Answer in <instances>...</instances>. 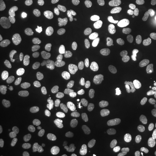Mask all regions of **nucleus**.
I'll use <instances>...</instances> for the list:
<instances>
[{
  "label": "nucleus",
  "instance_id": "36",
  "mask_svg": "<svg viewBox=\"0 0 156 156\" xmlns=\"http://www.w3.org/2000/svg\"><path fill=\"white\" fill-rule=\"evenodd\" d=\"M108 23L111 28L117 31L119 28V24L118 22V19L116 16L111 15L108 18Z\"/></svg>",
  "mask_w": 156,
  "mask_h": 156
},
{
  "label": "nucleus",
  "instance_id": "4",
  "mask_svg": "<svg viewBox=\"0 0 156 156\" xmlns=\"http://www.w3.org/2000/svg\"><path fill=\"white\" fill-rule=\"evenodd\" d=\"M116 41L117 43V51L120 53H124L126 51H131L134 48L136 42L135 38L133 35L128 37H123L121 35H117Z\"/></svg>",
  "mask_w": 156,
  "mask_h": 156
},
{
  "label": "nucleus",
  "instance_id": "52",
  "mask_svg": "<svg viewBox=\"0 0 156 156\" xmlns=\"http://www.w3.org/2000/svg\"><path fill=\"white\" fill-rule=\"evenodd\" d=\"M29 1H35V0H29Z\"/></svg>",
  "mask_w": 156,
  "mask_h": 156
},
{
  "label": "nucleus",
  "instance_id": "11",
  "mask_svg": "<svg viewBox=\"0 0 156 156\" xmlns=\"http://www.w3.org/2000/svg\"><path fill=\"white\" fill-rule=\"evenodd\" d=\"M131 128L129 123L124 121L114 120L110 124V130L113 133L122 134L127 132Z\"/></svg>",
  "mask_w": 156,
  "mask_h": 156
},
{
  "label": "nucleus",
  "instance_id": "47",
  "mask_svg": "<svg viewBox=\"0 0 156 156\" xmlns=\"http://www.w3.org/2000/svg\"><path fill=\"white\" fill-rule=\"evenodd\" d=\"M5 76L4 73H3V71H2V69H0V82H2L5 80Z\"/></svg>",
  "mask_w": 156,
  "mask_h": 156
},
{
  "label": "nucleus",
  "instance_id": "7",
  "mask_svg": "<svg viewBox=\"0 0 156 156\" xmlns=\"http://www.w3.org/2000/svg\"><path fill=\"white\" fill-rule=\"evenodd\" d=\"M21 86L20 81L16 79L7 80L1 84L0 91L5 94H11L15 93Z\"/></svg>",
  "mask_w": 156,
  "mask_h": 156
},
{
  "label": "nucleus",
  "instance_id": "21",
  "mask_svg": "<svg viewBox=\"0 0 156 156\" xmlns=\"http://www.w3.org/2000/svg\"><path fill=\"white\" fill-rule=\"evenodd\" d=\"M80 96V93L77 90H69L66 91L63 95L65 103H69L77 100Z\"/></svg>",
  "mask_w": 156,
  "mask_h": 156
},
{
  "label": "nucleus",
  "instance_id": "18",
  "mask_svg": "<svg viewBox=\"0 0 156 156\" xmlns=\"http://www.w3.org/2000/svg\"><path fill=\"white\" fill-rule=\"evenodd\" d=\"M65 84L70 89H78L82 86V82L76 76L69 75L65 79Z\"/></svg>",
  "mask_w": 156,
  "mask_h": 156
},
{
  "label": "nucleus",
  "instance_id": "27",
  "mask_svg": "<svg viewBox=\"0 0 156 156\" xmlns=\"http://www.w3.org/2000/svg\"><path fill=\"white\" fill-rule=\"evenodd\" d=\"M8 127L12 133L17 136H22L23 135V131L22 127L16 120L14 119L11 120L8 124Z\"/></svg>",
  "mask_w": 156,
  "mask_h": 156
},
{
  "label": "nucleus",
  "instance_id": "51",
  "mask_svg": "<svg viewBox=\"0 0 156 156\" xmlns=\"http://www.w3.org/2000/svg\"><path fill=\"white\" fill-rule=\"evenodd\" d=\"M37 156H44L42 154H38V155H37Z\"/></svg>",
  "mask_w": 156,
  "mask_h": 156
},
{
  "label": "nucleus",
  "instance_id": "48",
  "mask_svg": "<svg viewBox=\"0 0 156 156\" xmlns=\"http://www.w3.org/2000/svg\"><path fill=\"white\" fill-rule=\"evenodd\" d=\"M21 121L24 124H28V123H30V119L26 117V119H24L23 120H21Z\"/></svg>",
  "mask_w": 156,
  "mask_h": 156
},
{
  "label": "nucleus",
  "instance_id": "2",
  "mask_svg": "<svg viewBox=\"0 0 156 156\" xmlns=\"http://www.w3.org/2000/svg\"><path fill=\"white\" fill-rule=\"evenodd\" d=\"M24 81L27 87L31 90L39 88L43 82V76L39 69L35 67L28 69L24 75Z\"/></svg>",
  "mask_w": 156,
  "mask_h": 156
},
{
  "label": "nucleus",
  "instance_id": "39",
  "mask_svg": "<svg viewBox=\"0 0 156 156\" xmlns=\"http://www.w3.org/2000/svg\"><path fill=\"white\" fill-rule=\"evenodd\" d=\"M145 7L151 11L156 9V0H144Z\"/></svg>",
  "mask_w": 156,
  "mask_h": 156
},
{
  "label": "nucleus",
  "instance_id": "20",
  "mask_svg": "<svg viewBox=\"0 0 156 156\" xmlns=\"http://www.w3.org/2000/svg\"><path fill=\"white\" fill-rule=\"evenodd\" d=\"M17 145L13 141L6 142L3 148L4 156H16L17 153Z\"/></svg>",
  "mask_w": 156,
  "mask_h": 156
},
{
  "label": "nucleus",
  "instance_id": "8",
  "mask_svg": "<svg viewBox=\"0 0 156 156\" xmlns=\"http://www.w3.org/2000/svg\"><path fill=\"white\" fill-rule=\"evenodd\" d=\"M82 109L84 115L90 119H95L98 117L102 112L100 106L94 105L89 102L83 103L82 104Z\"/></svg>",
  "mask_w": 156,
  "mask_h": 156
},
{
  "label": "nucleus",
  "instance_id": "13",
  "mask_svg": "<svg viewBox=\"0 0 156 156\" xmlns=\"http://www.w3.org/2000/svg\"><path fill=\"white\" fill-rule=\"evenodd\" d=\"M12 11L8 3L5 0H0V21L5 22L10 19Z\"/></svg>",
  "mask_w": 156,
  "mask_h": 156
},
{
  "label": "nucleus",
  "instance_id": "3",
  "mask_svg": "<svg viewBox=\"0 0 156 156\" xmlns=\"http://www.w3.org/2000/svg\"><path fill=\"white\" fill-rule=\"evenodd\" d=\"M136 136L140 146L144 149H149L156 139L155 133L148 128H139L137 131Z\"/></svg>",
  "mask_w": 156,
  "mask_h": 156
},
{
  "label": "nucleus",
  "instance_id": "37",
  "mask_svg": "<svg viewBox=\"0 0 156 156\" xmlns=\"http://www.w3.org/2000/svg\"><path fill=\"white\" fill-rule=\"evenodd\" d=\"M75 6L79 11H86L89 8V4L87 0H76Z\"/></svg>",
  "mask_w": 156,
  "mask_h": 156
},
{
  "label": "nucleus",
  "instance_id": "32",
  "mask_svg": "<svg viewBox=\"0 0 156 156\" xmlns=\"http://www.w3.org/2000/svg\"><path fill=\"white\" fill-rule=\"evenodd\" d=\"M93 134L95 136L98 137L101 140H105L108 139L109 136V133L107 132L106 131L102 130L100 128L95 127L93 128L92 130Z\"/></svg>",
  "mask_w": 156,
  "mask_h": 156
},
{
  "label": "nucleus",
  "instance_id": "35",
  "mask_svg": "<svg viewBox=\"0 0 156 156\" xmlns=\"http://www.w3.org/2000/svg\"><path fill=\"white\" fill-rule=\"evenodd\" d=\"M79 111V106L76 104H72L67 105L65 108V112L68 115H75Z\"/></svg>",
  "mask_w": 156,
  "mask_h": 156
},
{
  "label": "nucleus",
  "instance_id": "41",
  "mask_svg": "<svg viewBox=\"0 0 156 156\" xmlns=\"http://www.w3.org/2000/svg\"><path fill=\"white\" fill-rule=\"evenodd\" d=\"M134 29H135V33L139 35L145 33V31L144 30L140 20H136L134 22Z\"/></svg>",
  "mask_w": 156,
  "mask_h": 156
},
{
  "label": "nucleus",
  "instance_id": "9",
  "mask_svg": "<svg viewBox=\"0 0 156 156\" xmlns=\"http://www.w3.org/2000/svg\"><path fill=\"white\" fill-rule=\"evenodd\" d=\"M107 58L102 53L96 54L92 58L91 66L92 69L97 72H100L105 69L107 65Z\"/></svg>",
  "mask_w": 156,
  "mask_h": 156
},
{
  "label": "nucleus",
  "instance_id": "44",
  "mask_svg": "<svg viewBox=\"0 0 156 156\" xmlns=\"http://www.w3.org/2000/svg\"><path fill=\"white\" fill-rule=\"evenodd\" d=\"M43 30L44 34L46 36L51 35L54 33V28L49 24H46Z\"/></svg>",
  "mask_w": 156,
  "mask_h": 156
},
{
  "label": "nucleus",
  "instance_id": "10",
  "mask_svg": "<svg viewBox=\"0 0 156 156\" xmlns=\"http://www.w3.org/2000/svg\"><path fill=\"white\" fill-rule=\"evenodd\" d=\"M60 112L53 109L49 113L47 119V128L51 132L56 131L59 127Z\"/></svg>",
  "mask_w": 156,
  "mask_h": 156
},
{
  "label": "nucleus",
  "instance_id": "6",
  "mask_svg": "<svg viewBox=\"0 0 156 156\" xmlns=\"http://www.w3.org/2000/svg\"><path fill=\"white\" fill-rule=\"evenodd\" d=\"M87 28L90 33L97 38H104L107 34L105 25L100 22L93 21L89 23Z\"/></svg>",
  "mask_w": 156,
  "mask_h": 156
},
{
  "label": "nucleus",
  "instance_id": "31",
  "mask_svg": "<svg viewBox=\"0 0 156 156\" xmlns=\"http://www.w3.org/2000/svg\"><path fill=\"white\" fill-rule=\"evenodd\" d=\"M144 94L146 100H151L153 99L154 95V89L151 84H147L145 86L144 90Z\"/></svg>",
  "mask_w": 156,
  "mask_h": 156
},
{
  "label": "nucleus",
  "instance_id": "42",
  "mask_svg": "<svg viewBox=\"0 0 156 156\" xmlns=\"http://www.w3.org/2000/svg\"><path fill=\"white\" fill-rule=\"evenodd\" d=\"M95 126L93 123V121H91V120H89L87 121L86 123H85V124L83 126H82V130L83 132H87L89 131H91L93 130V128H94Z\"/></svg>",
  "mask_w": 156,
  "mask_h": 156
},
{
  "label": "nucleus",
  "instance_id": "24",
  "mask_svg": "<svg viewBox=\"0 0 156 156\" xmlns=\"http://www.w3.org/2000/svg\"><path fill=\"white\" fill-rule=\"evenodd\" d=\"M34 105V102L32 101L27 100L24 101L22 103L20 104L19 109V112L20 116L21 117V120H23L26 119V116L27 114V112L28 109Z\"/></svg>",
  "mask_w": 156,
  "mask_h": 156
},
{
  "label": "nucleus",
  "instance_id": "26",
  "mask_svg": "<svg viewBox=\"0 0 156 156\" xmlns=\"http://www.w3.org/2000/svg\"><path fill=\"white\" fill-rule=\"evenodd\" d=\"M131 63V59L127 57H122L116 60L115 63V66L119 70H123L127 68Z\"/></svg>",
  "mask_w": 156,
  "mask_h": 156
},
{
  "label": "nucleus",
  "instance_id": "29",
  "mask_svg": "<svg viewBox=\"0 0 156 156\" xmlns=\"http://www.w3.org/2000/svg\"><path fill=\"white\" fill-rule=\"evenodd\" d=\"M65 6L66 2L64 0H52L50 2V8L53 11H61Z\"/></svg>",
  "mask_w": 156,
  "mask_h": 156
},
{
  "label": "nucleus",
  "instance_id": "49",
  "mask_svg": "<svg viewBox=\"0 0 156 156\" xmlns=\"http://www.w3.org/2000/svg\"><path fill=\"white\" fill-rule=\"evenodd\" d=\"M16 156H30L29 154L26 151H22L17 154Z\"/></svg>",
  "mask_w": 156,
  "mask_h": 156
},
{
  "label": "nucleus",
  "instance_id": "43",
  "mask_svg": "<svg viewBox=\"0 0 156 156\" xmlns=\"http://www.w3.org/2000/svg\"><path fill=\"white\" fill-rule=\"evenodd\" d=\"M140 21L145 31H151L153 30V27L151 24L147 22L146 20H145L144 19H140Z\"/></svg>",
  "mask_w": 156,
  "mask_h": 156
},
{
  "label": "nucleus",
  "instance_id": "23",
  "mask_svg": "<svg viewBox=\"0 0 156 156\" xmlns=\"http://www.w3.org/2000/svg\"><path fill=\"white\" fill-rule=\"evenodd\" d=\"M80 130L79 125L73 124L69 126L65 131V136L68 139H73L78 135Z\"/></svg>",
  "mask_w": 156,
  "mask_h": 156
},
{
  "label": "nucleus",
  "instance_id": "45",
  "mask_svg": "<svg viewBox=\"0 0 156 156\" xmlns=\"http://www.w3.org/2000/svg\"><path fill=\"white\" fill-rule=\"evenodd\" d=\"M118 2V0H103V5L106 8L111 7L115 5Z\"/></svg>",
  "mask_w": 156,
  "mask_h": 156
},
{
  "label": "nucleus",
  "instance_id": "46",
  "mask_svg": "<svg viewBox=\"0 0 156 156\" xmlns=\"http://www.w3.org/2000/svg\"><path fill=\"white\" fill-rule=\"evenodd\" d=\"M140 36V43L143 44L145 43V42L146 41L147 39V37H146V33L144 34H142L139 35Z\"/></svg>",
  "mask_w": 156,
  "mask_h": 156
},
{
  "label": "nucleus",
  "instance_id": "22",
  "mask_svg": "<svg viewBox=\"0 0 156 156\" xmlns=\"http://www.w3.org/2000/svg\"><path fill=\"white\" fill-rule=\"evenodd\" d=\"M115 16L119 20L126 24H131L133 21V16L129 13L120 9H117L115 11Z\"/></svg>",
  "mask_w": 156,
  "mask_h": 156
},
{
  "label": "nucleus",
  "instance_id": "17",
  "mask_svg": "<svg viewBox=\"0 0 156 156\" xmlns=\"http://www.w3.org/2000/svg\"><path fill=\"white\" fill-rule=\"evenodd\" d=\"M131 103L130 95L127 90L121 91L118 97V104L120 107L124 108H128Z\"/></svg>",
  "mask_w": 156,
  "mask_h": 156
},
{
  "label": "nucleus",
  "instance_id": "15",
  "mask_svg": "<svg viewBox=\"0 0 156 156\" xmlns=\"http://www.w3.org/2000/svg\"><path fill=\"white\" fill-rule=\"evenodd\" d=\"M128 110L129 114L132 116L140 115L145 111V106L138 101H131Z\"/></svg>",
  "mask_w": 156,
  "mask_h": 156
},
{
  "label": "nucleus",
  "instance_id": "50",
  "mask_svg": "<svg viewBox=\"0 0 156 156\" xmlns=\"http://www.w3.org/2000/svg\"><path fill=\"white\" fill-rule=\"evenodd\" d=\"M148 38H149V41H151V42H153V41H154V38H153V37H149Z\"/></svg>",
  "mask_w": 156,
  "mask_h": 156
},
{
  "label": "nucleus",
  "instance_id": "14",
  "mask_svg": "<svg viewBox=\"0 0 156 156\" xmlns=\"http://www.w3.org/2000/svg\"><path fill=\"white\" fill-rule=\"evenodd\" d=\"M50 144L49 139L46 136H41L34 140L33 147L35 151H37L45 150Z\"/></svg>",
  "mask_w": 156,
  "mask_h": 156
},
{
  "label": "nucleus",
  "instance_id": "25",
  "mask_svg": "<svg viewBox=\"0 0 156 156\" xmlns=\"http://www.w3.org/2000/svg\"><path fill=\"white\" fill-rule=\"evenodd\" d=\"M104 90L102 87L98 86L93 89L90 94V98L91 101L96 103H100L102 100V95Z\"/></svg>",
  "mask_w": 156,
  "mask_h": 156
},
{
  "label": "nucleus",
  "instance_id": "40",
  "mask_svg": "<svg viewBox=\"0 0 156 156\" xmlns=\"http://www.w3.org/2000/svg\"><path fill=\"white\" fill-rule=\"evenodd\" d=\"M39 116L41 123L45 122L47 116V108L45 105H41L39 108Z\"/></svg>",
  "mask_w": 156,
  "mask_h": 156
},
{
  "label": "nucleus",
  "instance_id": "12",
  "mask_svg": "<svg viewBox=\"0 0 156 156\" xmlns=\"http://www.w3.org/2000/svg\"><path fill=\"white\" fill-rule=\"evenodd\" d=\"M50 66L53 69L57 71H62L66 70L67 65L64 58L60 56H55L50 58Z\"/></svg>",
  "mask_w": 156,
  "mask_h": 156
},
{
  "label": "nucleus",
  "instance_id": "28",
  "mask_svg": "<svg viewBox=\"0 0 156 156\" xmlns=\"http://www.w3.org/2000/svg\"><path fill=\"white\" fill-rule=\"evenodd\" d=\"M17 38L19 39L20 44L24 47H28L31 44V37L29 33L19 31L17 34Z\"/></svg>",
  "mask_w": 156,
  "mask_h": 156
},
{
  "label": "nucleus",
  "instance_id": "33",
  "mask_svg": "<svg viewBox=\"0 0 156 156\" xmlns=\"http://www.w3.org/2000/svg\"><path fill=\"white\" fill-rule=\"evenodd\" d=\"M93 123H94L95 127L100 128L101 129L106 131L109 133L111 131L110 130V126L105 121L102 120L100 119H95L93 121Z\"/></svg>",
  "mask_w": 156,
  "mask_h": 156
},
{
  "label": "nucleus",
  "instance_id": "19",
  "mask_svg": "<svg viewBox=\"0 0 156 156\" xmlns=\"http://www.w3.org/2000/svg\"><path fill=\"white\" fill-rule=\"evenodd\" d=\"M66 26L68 30L73 33H79L82 30L81 24L75 18L69 19L66 23Z\"/></svg>",
  "mask_w": 156,
  "mask_h": 156
},
{
  "label": "nucleus",
  "instance_id": "30",
  "mask_svg": "<svg viewBox=\"0 0 156 156\" xmlns=\"http://www.w3.org/2000/svg\"><path fill=\"white\" fill-rule=\"evenodd\" d=\"M73 153L74 156H87V151L83 146L76 144L73 147Z\"/></svg>",
  "mask_w": 156,
  "mask_h": 156
},
{
  "label": "nucleus",
  "instance_id": "34",
  "mask_svg": "<svg viewBox=\"0 0 156 156\" xmlns=\"http://www.w3.org/2000/svg\"><path fill=\"white\" fill-rule=\"evenodd\" d=\"M72 62L78 66H82L84 62V56L83 53H78L76 51L75 52V56L71 58Z\"/></svg>",
  "mask_w": 156,
  "mask_h": 156
},
{
  "label": "nucleus",
  "instance_id": "5",
  "mask_svg": "<svg viewBox=\"0 0 156 156\" xmlns=\"http://www.w3.org/2000/svg\"><path fill=\"white\" fill-rule=\"evenodd\" d=\"M36 19V15L33 12H28L24 14L18 20L17 28L20 31L30 33L31 28L30 24Z\"/></svg>",
  "mask_w": 156,
  "mask_h": 156
},
{
  "label": "nucleus",
  "instance_id": "16",
  "mask_svg": "<svg viewBox=\"0 0 156 156\" xmlns=\"http://www.w3.org/2000/svg\"><path fill=\"white\" fill-rule=\"evenodd\" d=\"M123 151L124 154L127 156H140V147L136 144L132 142H129L124 145Z\"/></svg>",
  "mask_w": 156,
  "mask_h": 156
},
{
  "label": "nucleus",
  "instance_id": "38",
  "mask_svg": "<svg viewBox=\"0 0 156 156\" xmlns=\"http://www.w3.org/2000/svg\"><path fill=\"white\" fill-rule=\"evenodd\" d=\"M126 115V112L122 108L117 110L113 115V119L116 121H124Z\"/></svg>",
  "mask_w": 156,
  "mask_h": 156
},
{
  "label": "nucleus",
  "instance_id": "1",
  "mask_svg": "<svg viewBox=\"0 0 156 156\" xmlns=\"http://www.w3.org/2000/svg\"><path fill=\"white\" fill-rule=\"evenodd\" d=\"M0 48L1 50L9 57H16L22 53L21 44L14 35L5 34L0 39Z\"/></svg>",
  "mask_w": 156,
  "mask_h": 156
}]
</instances>
